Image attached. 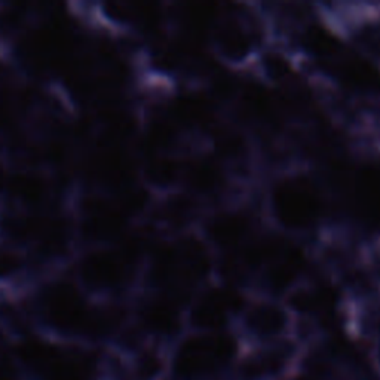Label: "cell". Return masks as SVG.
Wrapping results in <instances>:
<instances>
[{"mask_svg":"<svg viewBox=\"0 0 380 380\" xmlns=\"http://www.w3.org/2000/svg\"><path fill=\"white\" fill-rule=\"evenodd\" d=\"M336 199L312 165H299L266 179L262 214L266 226L291 239L307 241L333 220Z\"/></svg>","mask_w":380,"mask_h":380,"instance_id":"1","label":"cell"},{"mask_svg":"<svg viewBox=\"0 0 380 380\" xmlns=\"http://www.w3.org/2000/svg\"><path fill=\"white\" fill-rule=\"evenodd\" d=\"M207 40L210 54L226 69L251 71L272 37L260 3H221Z\"/></svg>","mask_w":380,"mask_h":380,"instance_id":"2","label":"cell"},{"mask_svg":"<svg viewBox=\"0 0 380 380\" xmlns=\"http://www.w3.org/2000/svg\"><path fill=\"white\" fill-rule=\"evenodd\" d=\"M73 278L92 300H132L140 291L143 268L131 262L118 245L80 250L73 260Z\"/></svg>","mask_w":380,"mask_h":380,"instance_id":"3","label":"cell"},{"mask_svg":"<svg viewBox=\"0 0 380 380\" xmlns=\"http://www.w3.org/2000/svg\"><path fill=\"white\" fill-rule=\"evenodd\" d=\"M296 316L282 300L248 294L236 315L232 333L241 347L264 346L294 338Z\"/></svg>","mask_w":380,"mask_h":380,"instance_id":"4","label":"cell"},{"mask_svg":"<svg viewBox=\"0 0 380 380\" xmlns=\"http://www.w3.org/2000/svg\"><path fill=\"white\" fill-rule=\"evenodd\" d=\"M248 293L238 287L214 280L194 293L184 311L186 332H230L236 315Z\"/></svg>","mask_w":380,"mask_h":380,"instance_id":"5","label":"cell"},{"mask_svg":"<svg viewBox=\"0 0 380 380\" xmlns=\"http://www.w3.org/2000/svg\"><path fill=\"white\" fill-rule=\"evenodd\" d=\"M303 351V345L289 341L241 347L224 380H289Z\"/></svg>","mask_w":380,"mask_h":380,"instance_id":"6","label":"cell"},{"mask_svg":"<svg viewBox=\"0 0 380 380\" xmlns=\"http://www.w3.org/2000/svg\"><path fill=\"white\" fill-rule=\"evenodd\" d=\"M54 203L51 172L40 168H11L3 205L23 212H45Z\"/></svg>","mask_w":380,"mask_h":380,"instance_id":"7","label":"cell"},{"mask_svg":"<svg viewBox=\"0 0 380 380\" xmlns=\"http://www.w3.org/2000/svg\"><path fill=\"white\" fill-rule=\"evenodd\" d=\"M186 158L177 153H159L140 162V183L155 197L183 188Z\"/></svg>","mask_w":380,"mask_h":380,"instance_id":"8","label":"cell"},{"mask_svg":"<svg viewBox=\"0 0 380 380\" xmlns=\"http://www.w3.org/2000/svg\"><path fill=\"white\" fill-rule=\"evenodd\" d=\"M9 174H11V167H9V163L6 162V159H0V207H2L6 198Z\"/></svg>","mask_w":380,"mask_h":380,"instance_id":"9","label":"cell"},{"mask_svg":"<svg viewBox=\"0 0 380 380\" xmlns=\"http://www.w3.org/2000/svg\"><path fill=\"white\" fill-rule=\"evenodd\" d=\"M6 156V143L5 138L0 136V159H5Z\"/></svg>","mask_w":380,"mask_h":380,"instance_id":"10","label":"cell"},{"mask_svg":"<svg viewBox=\"0 0 380 380\" xmlns=\"http://www.w3.org/2000/svg\"><path fill=\"white\" fill-rule=\"evenodd\" d=\"M0 224H2V207H0Z\"/></svg>","mask_w":380,"mask_h":380,"instance_id":"11","label":"cell"}]
</instances>
